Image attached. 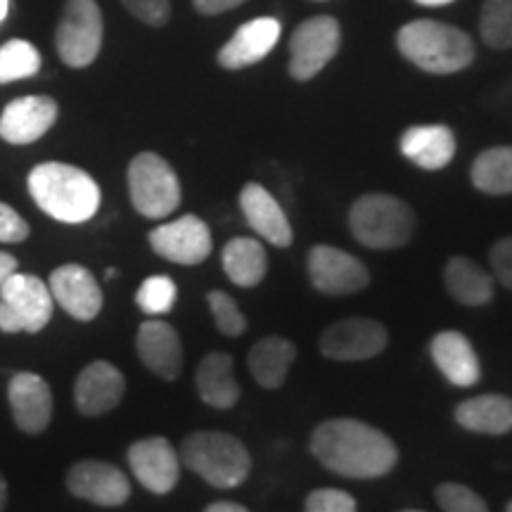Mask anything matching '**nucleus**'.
<instances>
[{
  "label": "nucleus",
  "mask_w": 512,
  "mask_h": 512,
  "mask_svg": "<svg viewBox=\"0 0 512 512\" xmlns=\"http://www.w3.org/2000/svg\"><path fill=\"white\" fill-rule=\"evenodd\" d=\"M126 380L110 361H93L81 370L74 384L76 408L88 418L114 411L124 399Z\"/></svg>",
  "instance_id": "nucleus-17"
},
{
  "label": "nucleus",
  "mask_w": 512,
  "mask_h": 512,
  "mask_svg": "<svg viewBox=\"0 0 512 512\" xmlns=\"http://www.w3.org/2000/svg\"><path fill=\"white\" fill-rule=\"evenodd\" d=\"M389 335L380 320L347 318L332 323L320 335V354L332 361H366L382 354Z\"/></svg>",
  "instance_id": "nucleus-11"
},
{
  "label": "nucleus",
  "mask_w": 512,
  "mask_h": 512,
  "mask_svg": "<svg viewBox=\"0 0 512 512\" xmlns=\"http://www.w3.org/2000/svg\"><path fill=\"white\" fill-rule=\"evenodd\" d=\"M197 392L200 399L211 408H219V411H228L235 403L240 401V384L235 380V363L228 354H216L204 356L197 366L195 375Z\"/></svg>",
  "instance_id": "nucleus-24"
},
{
  "label": "nucleus",
  "mask_w": 512,
  "mask_h": 512,
  "mask_svg": "<svg viewBox=\"0 0 512 512\" xmlns=\"http://www.w3.org/2000/svg\"><path fill=\"white\" fill-rule=\"evenodd\" d=\"M150 245L171 264L197 266L211 254V233L200 216L185 214L152 230Z\"/></svg>",
  "instance_id": "nucleus-12"
},
{
  "label": "nucleus",
  "mask_w": 512,
  "mask_h": 512,
  "mask_svg": "<svg viewBox=\"0 0 512 512\" xmlns=\"http://www.w3.org/2000/svg\"><path fill=\"white\" fill-rule=\"evenodd\" d=\"M181 460L216 489H235L252 472V456L233 434L192 432L183 439Z\"/></svg>",
  "instance_id": "nucleus-4"
},
{
  "label": "nucleus",
  "mask_w": 512,
  "mask_h": 512,
  "mask_svg": "<svg viewBox=\"0 0 512 512\" xmlns=\"http://www.w3.org/2000/svg\"><path fill=\"white\" fill-rule=\"evenodd\" d=\"M434 366L446 377L453 387H472L482 380V366L472 349L470 339L463 332L444 330L434 335L430 344Z\"/></svg>",
  "instance_id": "nucleus-22"
},
{
  "label": "nucleus",
  "mask_w": 512,
  "mask_h": 512,
  "mask_svg": "<svg viewBox=\"0 0 512 512\" xmlns=\"http://www.w3.org/2000/svg\"><path fill=\"white\" fill-rule=\"evenodd\" d=\"M29 233V223L15 209L0 202V245H17V242L27 240Z\"/></svg>",
  "instance_id": "nucleus-37"
},
{
  "label": "nucleus",
  "mask_w": 512,
  "mask_h": 512,
  "mask_svg": "<svg viewBox=\"0 0 512 512\" xmlns=\"http://www.w3.org/2000/svg\"><path fill=\"white\" fill-rule=\"evenodd\" d=\"M283 27L273 17H256L242 24L228 43L219 50V64L223 69H245L261 62L278 43Z\"/></svg>",
  "instance_id": "nucleus-20"
},
{
  "label": "nucleus",
  "mask_w": 512,
  "mask_h": 512,
  "mask_svg": "<svg viewBox=\"0 0 512 512\" xmlns=\"http://www.w3.org/2000/svg\"><path fill=\"white\" fill-rule=\"evenodd\" d=\"M401 155L425 171H439L456 157V136L444 124L411 126L399 140Z\"/></svg>",
  "instance_id": "nucleus-23"
},
{
  "label": "nucleus",
  "mask_w": 512,
  "mask_h": 512,
  "mask_svg": "<svg viewBox=\"0 0 512 512\" xmlns=\"http://www.w3.org/2000/svg\"><path fill=\"white\" fill-rule=\"evenodd\" d=\"M8 505V484H5V477L0 475V512Z\"/></svg>",
  "instance_id": "nucleus-42"
},
{
  "label": "nucleus",
  "mask_w": 512,
  "mask_h": 512,
  "mask_svg": "<svg viewBox=\"0 0 512 512\" xmlns=\"http://www.w3.org/2000/svg\"><path fill=\"white\" fill-rule=\"evenodd\" d=\"M446 290L463 306H486L494 299V278L467 256H453L444 268Z\"/></svg>",
  "instance_id": "nucleus-26"
},
{
  "label": "nucleus",
  "mask_w": 512,
  "mask_h": 512,
  "mask_svg": "<svg viewBox=\"0 0 512 512\" xmlns=\"http://www.w3.org/2000/svg\"><path fill=\"white\" fill-rule=\"evenodd\" d=\"M128 195L145 219H166L181 207V183L176 171L157 152H140L128 164Z\"/></svg>",
  "instance_id": "nucleus-6"
},
{
  "label": "nucleus",
  "mask_w": 512,
  "mask_h": 512,
  "mask_svg": "<svg viewBox=\"0 0 512 512\" xmlns=\"http://www.w3.org/2000/svg\"><path fill=\"white\" fill-rule=\"evenodd\" d=\"M437 503L444 512H489L482 496L458 482L441 484L437 489Z\"/></svg>",
  "instance_id": "nucleus-34"
},
{
  "label": "nucleus",
  "mask_w": 512,
  "mask_h": 512,
  "mask_svg": "<svg viewBox=\"0 0 512 512\" xmlns=\"http://www.w3.org/2000/svg\"><path fill=\"white\" fill-rule=\"evenodd\" d=\"M60 107L48 95H27L12 100L0 114V138L10 145L36 143L53 128Z\"/></svg>",
  "instance_id": "nucleus-16"
},
{
  "label": "nucleus",
  "mask_w": 512,
  "mask_h": 512,
  "mask_svg": "<svg viewBox=\"0 0 512 512\" xmlns=\"http://www.w3.org/2000/svg\"><path fill=\"white\" fill-rule=\"evenodd\" d=\"M204 512H249V510L245 508V505L233 503V501H216V503H211Z\"/></svg>",
  "instance_id": "nucleus-41"
},
{
  "label": "nucleus",
  "mask_w": 512,
  "mask_h": 512,
  "mask_svg": "<svg viewBox=\"0 0 512 512\" xmlns=\"http://www.w3.org/2000/svg\"><path fill=\"white\" fill-rule=\"evenodd\" d=\"M121 3L133 17H138L143 24H150V27H164L171 17L169 0H121Z\"/></svg>",
  "instance_id": "nucleus-36"
},
{
  "label": "nucleus",
  "mask_w": 512,
  "mask_h": 512,
  "mask_svg": "<svg viewBox=\"0 0 512 512\" xmlns=\"http://www.w3.org/2000/svg\"><path fill=\"white\" fill-rule=\"evenodd\" d=\"M41 69V53L22 38H12L0 48V83L29 79Z\"/></svg>",
  "instance_id": "nucleus-31"
},
{
  "label": "nucleus",
  "mask_w": 512,
  "mask_h": 512,
  "mask_svg": "<svg viewBox=\"0 0 512 512\" xmlns=\"http://www.w3.org/2000/svg\"><path fill=\"white\" fill-rule=\"evenodd\" d=\"M342 43L339 22L330 15L306 19L290 38V74L297 81H311L337 55Z\"/></svg>",
  "instance_id": "nucleus-9"
},
{
  "label": "nucleus",
  "mask_w": 512,
  "mask_h": 512,
  "mask_svg": "<svg viewBox=\"0 0 512 512\" xmlns=\"http://www.w3.org/2000/svg\"><path fill=\"white\" fill-rule=\"evenodd\" d=\"M489 261H491V271H494L498 283L512 290V235L498 240L496 245L491 247Z\"/></svg>",
  "instance_id": "nucleus-38"
},
{
  "label": "nucleus",
  "mask_w": 512,
  "mask_h": 512,
  "mask_svg": "<svg viewBox=\"0 0 512 512\" xmlns=\"http://www.w3.org/2000/svg\"><path fill=\"white\" fill-rule=\"evenodd\" d=\"M403 512H422V510H403Z\"/></svg>",
  "instance_id": "nucleus-46"
},
{
  "label": "nucleus",
  "mask_w": 512,
  "mask_h": 512,
  "mask_svg": "<svg viewBox=\"0 0 512 512\" xmlns=\"http://www.w3.org/2000/svg\"><path fill=\"white\" fill-rule=\"evenodd\" d=\"M8 401L15 425L27 434H41L53 420V392L36 373H17L8 384Z\"/></svg>",
  "instance_id": "nucleus-18"
},
{
  "label": "nucleus",
  "mask_w": 512,
  "mask_h": 512,
  "mask_svg": "<svg viewBox=\"0 0 512 512\" xmlns=\"http://www.w3.org/2000/svg\"><path fill=\"white\" fill-rule=\"evenodd\" d=\"M29 192L50 219L62 223H86L98 214L102 195L95 178L79 166L46 162L29 174Z\"/></svg>",
  "instance_id": "nucleus-2"
},
{
  "label": "nucleus",
  "mask_w": 512,
  "mask_h": 512,
  "mask_svg": "<svg viewBox=\"0 0 512 512\" xmlns=\"http://www.w3.org/2000/svg\"><path fill=\"white\" fill-rule=\"evenodd\" d=\"M418 5H425V8H444V5H451L453 0H415Z\"/></svg>",
  "instance_id": "nucleus-43"
},
{
  "label": "nucleus",
  "mask_w": 512,
  "mask_h": 512,
  "mask_svg": "<svg viewBox=\"0 0 512 512\" xmlns=\"http://www.w3.org/2000/svg\"><path fill=\"white\" fill-rule=\"evenodd\" d=\"M192 3H195L197 12H202V15H221V12L240 8L245 0H192Z\"/></svg>",
  "instance_id": "nucleus-39"
},
{
  "label": "nucleus",
  "mask_w": 512,
  "mask_h": 512,
  "mask_svg": "<svg viewBox=\"0 0 512 512\" xmlns=\"http://www.w3.org/2000/svg\"><path fill=\"white\" fill-rule=\"evenodd\" d=\"M309 278L318 292L330 294V297H344V294H356L370 283L368 268L361 259L344 249L316 245L309 252Z\"/></svg>",
  "instance_id": "nucleus-10"
},
{
  "label": "nucleus",
  "mask_w": 512,
  "mask_h": 512,
  "mask_svg": "<svg viewBox=\"0 0 512 512\" xmlns=\"http://www.w3.org/2000/svg\"><path fill=\"white\" fill-rule=\"evenodd\" d=\"M128 465H131L133 477L157 496L174 491L178 479H181V458L164 437L136 441L128 448Z\"/></svg>",
  "instance_id": "nucleus-13"
},
{
  "label": "nucleus",
  "mask_w": 512,
  "mask_h": 512,
  "mask_svg": "<svg viewBox=\"0 0 512 512\" xmlns=\"http://www.w3.org/2000/svg\"><path fill=\"white\" fill-rule=\"evenodd\" d=\"M472 185L484 195H512V147H489L472 162Z\"/></svg>",
  "instance_id": "nucleus-29"
},
{
  "label": "nucleus",
  "mask_w": 512,
  "mask_h": 512,
  "mask_svg": "<svg viewBox=\"0 0 512 512\" xmlns=\"http://www.w3.org/2000/svg\"><path fill=\"white\" fill-rule=\"evenodd\" d=\"M136 349L140 361L147 370L162 377L176 380L183 370V344L178 332L164 320H145L136 337Z\"/></svg>",
  "instance_id": "nucleus-21"
},
{
  "label": "nucleus",
  "mask_w": 512,
  "mask_h": 512,
  "mask_svg": "<svg viewBox=\"0 0 512 512\" xmlns=\"http://www.w3.org/2000/svg\"><path fill=\"white\" fill-rule=\"evenodd\" d=\"M53 309L50 287L38 275L17 271L0 285V332L36 335L50 323Z\"/></svg>",
  "instance_id": "nucleus-7"
},
{
  "label": "nucleus",
  "mask_w": 512,
  "mask_h": 512,
  "mask_svg": "<svg viewBox=\"0 0 512 512\" xmlns=\"http://www.w3.org/2000/svg\"><path fill=\"white\" fill-rule=\"evenodd\" d=\"M207 302L211 309V316H214L216 328H219L221 335L226 337H240L242 332L247 330V320L242 316L238 302L233 297L221 290H211L207 294Z\"/></svg>",
  "instance_id": "nucleus-33"
},
{
  "label": "nucleus",
  "mask_w": 512,
  "mask_h": 512,
  "mask_svg": "<svg viewBox=\"0 0 512 512\" xmlns=\"http://www.w3.org/2000/svg\"><path fill=\"white\" fill-rule=\"evenodd\" d=\"M479 36L494 50L512 48V0H484Z\"/></svg>",
  "instance_id": "nucleus-30"
},
{
  "label": "nucleus",
  "mask_w": 512,
  "mask_h": 512,
  "mask_svg": "<svg viewBox=\"0 0 512 512\" xmlns=\"http://www.w3.org/2000/svg\"><path fill=\"white\" fill-rule=\"evenodd\" d=\"M396 46L408 62L430 74L463 72L475 60L472 38L451 24L413 19L396 34Z\"/></svg>",
  "instance_id": "nucleus-3"
},
{
  "label": "nucleus",
  "mask_w": 512,
  "mask_h": 512,
  "mask_svg": "<svg viewBox=\"0 0 512 512\" xmlns=\"http://www.w3.org/2000/svg\"><path fill=\"white\" fill-rule=\"evenodd\" d=\"M456 422L477 434H508L512 430V399L503 394L472 396L458 403Z\"/></svg>",
  "instance_id": "nucleus-25"
},
{
  "label": "nucleus",
  "mask_w": 512,
  "mask_h": 512,
  "mask_svg": "<svg viewBox=\"0 0 512 512\" xmlns=\"http://www.w3.org/2000/svg\"><path fill=\"white\" fill-rule=\"evenodd\" d=\"M221 264L228 280L238 287H256L268 268L266 249L254 238H233L223 247Z\"/></svg>",
  "instance_id": "nucleus-28"
},
{
  "label": "nucleus",
  "mask_w": 512,
  "mask_h": 512,
  "mask_svg": "<svg viewBox=\"0 0 512 512\" xmlns=\"http://www.w3.org/2000/svg\"><path fill=\"white\" fill-rule=\"evenodd\" d=\"M505 512H512V501L508 503V508H505Z\"/></svg>",
  "instance_id": "nucleus-45"
},
{
  "label": "nucleus",
  "mask_w": 512,
  "mask_h": 512,
  "mask_svg": "<svg viewBox=\"0 0 512 512\" xmlns=\"http://www.w3.org/2000/svg\"><path fill=\"white\" fill-rule=\"evenodd\" d=\"M349 228L358 245L396 249L413 238L415 214L406 202L387 192H370L351 204Z\"/></svg>",
  "instance_id": "nucleus-5"
},
{
  "label": "nucleus",
  "mask_w": 512,
  "mask_h": 512,
  "mask_svg": "<svg viewBox=\"0 0 512 512\" xmlns=\"http://www.w3.org/2000/svg\"><path fill=\"white\" fill-rule=\"evenodd\" d=\"M306 512H356V501L347 491L316 489L306 496Z\"/></svg>",
  "instance_id": "nucleus-35"
},
{
  "label": "nucleus",
  "mask_w": 512,
  "mask_h": 512,
  "mask_svg": "<svg viewBox=\"0 0 512 512\" xmlns=\"http://www.w3.org/2000/svg\"><path fill=\"white\" fill-rule=\"evenodd\" d=\"M67 489L76 498L102 505V508H117L131 498V482L117 465L105 460H81L67 472Z\"/></svg>",
  "instance_id": "nucleus-14"
},
{
  "label": "nucleus",
  "mask_w": 512,
  "mask_h": 512,
  "mask_svg": "<svg viewBox=\"0 0 512 512\" xmlns=\"http://www.w3.org/2000/svg\"><path fill=\"white\" fill-rule=\"evenodd\" d=\"M240 209L242 214H245L249 228H252L261 240H266L268 245L280 249L292 245L294 233L290 221H287L285 211L278 204V200H275L264 185L247 183L240 192Z\"/></svg>",
  "instance_id": "nucleus-19"
},
{
  "label": "nucleus",
  "mask_w": 512,
  "mask_h": 512,
  "mask_svg": "<svg viewBox=\"0 0 512 512\" xmlns=\"http://www.w3.org/2000/svg\"><path fill=\"white\" fill-rule=\"evenodd\" d=\"M178 299V287L169 275H152V278L143 280V285L136 292L138 309L147 313V316H164L174 309Z\"/></svg>",
  "instance_id": "nucleus-32"
},
{
  "label": "nucleus",
  "mask_w": 512,
  "mask_h": 512,
  "mask_svg": "<svg viewBox=\"0 0 512 512\" xmlns=\"http://www.w3.org/2000/svg\"><path fill=\"white\" fill-rule=\"evenodd\" d=\"M311 453L339 477L377 479L394 470L399 451L387 434L368 422L335 418L313 430Z\"/></svg>",
  "instance_id": "nucleus-1"
},
{
  "label": "nucleus",
  "mask_w": 512,
  "mask_h": 512,
  "mask_svg": "<svg viewBox=\"0 0 512 512\" xmlns=\"http://www.w3.org/2000/svg\"><path fill=\"white\" fill-rule=\"evenodd\" d=\"M53 302L69 313V316L88 323L98 318L102 309V290L95 275L86 266L64 264L50 273L48 280Z\"/></svg>",
  "instance_id": "nucleus-15"
},
{
  "label": "nucleus",
  "mask_w": 512,
  "mask_h": 512,
  "mask_svg": "<svg viewBox=\"0 0 512 512\" xmlns=\"http://www.w3.org/2000/svg\"><path fill=\"white\" fill-rule=\"evenodd\" d=\"M297 347L285 337H264L249 351L247 361L254 380L264 389H280L287 380Z\"/></svg>",
  "instance_id": "nucleus-27"
},
{
  "label": "nucleus",
  "mask_w": 512,
  "mask_h": 512,
  "mask_svg": "<svg viewBox=\"0 0 512 512\" xmlns=\"http://www.w3.org/2000/svg\"><path fill=\"white\" fill-rule=\"evenodd\" d=\"M8 8H10L8 0H0V22H3V19L8 17Z\"/></svg>",
  "instance_id": "nucleus-44"
},
{
  "label": "nucleus",
  "mask_w": 512,
  "mask_h": 512,
  "mask_svg": "<svg viewBox=\"0 0 512 512\" xmlns=\"http://www.w3.org/2000/svg\"><path fill=\"white\" fill-rule=\"evenodd\" d=\"M57 55L67 67L95 62L102 48V12L95 0H67L55 31Z\"/></svg>",
  "instance_id": "nucleus-8"
},
{
  "label": "nucleus",
  "mask_w": 512,
  "mask_h": 512,
  "mask_svg": "<svg viewBox=\"0 0 512 512\" xmlns=\"http://www.w3.org/2000/svg\"><path fill=\"white\" fill-rule=\"evenodd\" d=\"M19 271V264H17V259L12 254H8V252H0V285L5 283V280L10 278L12 273H17Z\"/></svg>",
  "instance_id": "nucleus-40"
}]
</instances>
